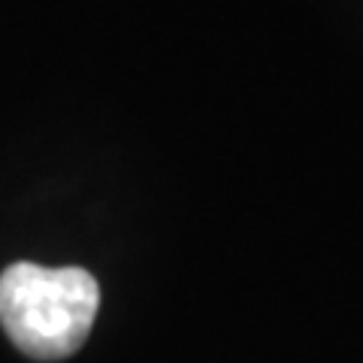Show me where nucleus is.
Instances as JSON below:
<instances>
[{"label": "nucleus", "instance_id": "1", "mask_svg": "<svg viewBox=\"0 0 363 363\" xmlns=\"http://www.w3.org/2000/svg\"><path fill=\"white\" fill-rule=\"evenodd\" d=\"M100 288L82 267H40L30 260L0 276V324L33 360H64L85 345L97 318Z\"/></svg>", "mask_w": 363, "mask_h": 363}]
</instances>
